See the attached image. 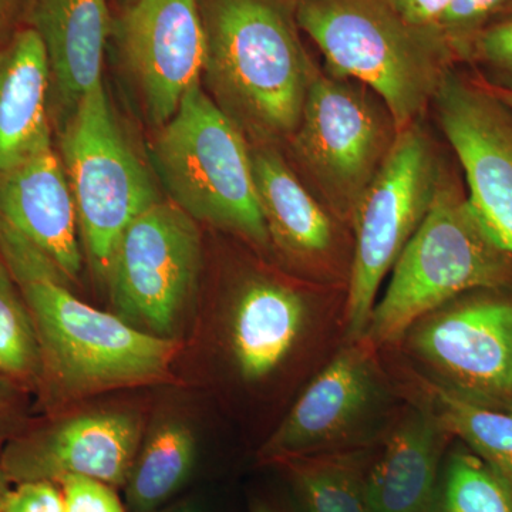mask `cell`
Returning a JSON list of instances; mask_svg holds the SVG:
<instances>
[{
    "label": "cell",
    "instance_id": "obj_33",
    "mask_svg": "<svg viewBox=\"0 0 512 512\" xmlns=\"http://www.w3.org/2000/svg\"><path fill=\"white\" fill-rule=\"evenodd\" d=\"M147 512H204L200 504L195 503L192 498H184V500L171 501V503L158 507L156 510Z\"/></svg>",
    "mask_w": 512,
    "mask_h": 512
},
{
    "label": "cell",
    "instance_id": "obj_31",
    "mask_svg": "<svg viewBox=\"0 0 512 512\" xmlns=\"http://www.w3.org/2000/svg\"><path fill=\"white\" fill-rule=\"evenodd\" d=\"M33 0H0V46L5 45L12 36L10 30L16 25L20 16L29 10L32 13Z\"/></svg>",
    "mask_w": 512,
    "mask_h": 512
},
{
    "label": "cell",
    "instance_id": "obj_24",
    "mask_svg": "<svg viewBox=\"0 0 512 512\" xmlns=\"http://www.w3.org/2000/svg\"><path fill=\"white\" fill-rule=\"evenodd\" d=\"M429 512H512V483L458 443L444 457Z\"/></svg>",
    "mask_w": 512,
    "mask_h": 512
},
{
    "label": "cell",
    "instance_id": "obj_22",
    "mask_svg": "<svg viewBox=\"0 0 512 512\" xmlns=\"http://www.w3.org/2000/svg\"><path fill=\"white\" fill-rule=\"evenodd\" d=\"M416 386L440 426L512 483V410L471 402L419 373Z\"/></svg>",
    "mask_w": 512,
    "mask_h": 512
},
{
    "label": "cell",
    "instance_id": "obj_5",
    "mask_svg": "<svg viewBox=\"0 0 512 512\" xmlns=\"http://www.w3.org/2000/svg\"><path fill=\"white\" fill-rule=\"evenodd\" d=\"M148 163L165 198L198 224L271 249L252 171L251 144L202 84L158 128Z\"/></svg>",
    "mask_w": 512,
    "mask_h": 512
},
{
    "label": "cell",
    "instance_id": "obj_11",
    "mask_svg": "<svg viewBox=\"0 0 512 512\" xmlns=\"http://www.w3.org/2000/svg\"><path fill=\"white\" fill-rule=\"evenodd\" d=\"M376 350L363 340L346 342L313 377L259 458L281 464L291 458L367 447L375 421L389 403Z\"/></svg>",
    "mask_w": 512,
    "mask_h": 512
},
{
    "label": "cell",
    "instance_id": "obj_2",
    "mask_svg": "<svg viewBox=\"0 0 512 512\" xmlns=\"http://www.w3.org/2000/svg\"><path fill=\"white\" fill-rule=\"evenodd\" d=\"M198 3L205 92L252 146L291 140L318 69L299 35L296 0Z\"/></svg>",
    "mask_w": 512,
    "mask_h": 512
},
{
    "label": "cell",
    "instance_id": "obj_28",
    "mask_svg": "<svg viewBox=\"0 0 512 512\" xmlns=\"http://www.w3.org/2000/svg\"><path fill=\"white\" fill-rule=\"evenodd\" d=\"M59 484L66 512H128L119 490L96 478L69 476Z\"/></svg>",
    "mask_w": 512,
    "mask_h": 512
},
{
    "label": "cell",
    "instance_id": "obj_8",
    "mask_svg": "<svg viewBox=\"0 0 512 512\" xmlns=\"http://www.w3.org/2000/svg\"><path fill=\"white\" fill-rule=\"evenodd\" d=\"M397 134L392 114L372 90L316 69L288 143L328 210L350 222Z\"/></svg>",
    "mask_w": 512,
    "mask_h": 512
},
{
    "label": "cell",
    "instance_id": "obj_30",
    "mask_svg": "<svg viewBox=\"0 0 512 512\" xmlns=\"http://www.w3.org/2000/svg\"><path fill=\"white\" fill-rule=\"evenodd\" d=\"M390 8L414 28L436 30L453 0H386ZM437 32V30H436Z\"/></svg>",
    "mask_w": 512,
    "mask_h": 512
},
{
    "label": "cell",
    "instance_id": "obj_37",
    "mask_svg": "<svg viewBox=\"0 0 512 512\" xmlns=\"http://www.w3.org/2000/svg\"><path fill=\"white\" fill-rule=\"evenodd\" d=\"M130 2V0H127V3Z\"/></svg>",
    "mask_w": 512,
    "mask_h": 512
},
{
    "label": "cell",
    "instance_id": "obj_10",
    "mask_svg": "<svg viewBox=\"0 0 512 512\" xmlns=\"http://www.w3.org/2000/svg\"><path fill=\"white\" fill-rule=\"evenodd\" d=\"M402 342L444 389L512 410V288L464 293L417 320Z\"/></svg>",
    "mask_w": 512,
    "mask_h": 512
},
{
    "label": "cell",
    "instance_id": "obj_27",
    "mask_svg": "<svg viewBox=\"0 0 512 512\" xmlns=\"http://www.w3.org/2000/svg\"><path fill=\"white\" fill-rule=\"evenodd\" d=\"M511 0H453L437 25L456 62H463L474 36Z\"/></svg>",
    "mask_w": 512,
    "mask_h": 512
},
{
    "label": "cell",
    "instance_id": "obj_4",
    "mask_svg": "<svg viewBox=\"0 0 512 512\" xmlns=\"http://www.w3.org/2000/svg\"><path fill=\"white\" fill-rule=\"evenodd\" d=\"M363 342H402L414 323L464 293L512 288V255L488 234L453 174H444L426 218L394 264Z\"/></svg>",
    "mask_w": 512,
    "mask_h": 512
},
{
    "label": "cell",
    "instance_id": "obj_6",
    "mask_svg": "<svg viewBox=\"0 0 512 512\" xmlns=\"http://www.w3.org/2000/svg\"><path fill=\"white\" fill-rule=\"evenodd\" d=\"M59 143L84 259L104 288L121 235L165 195L150 163L134 147L103 82L83 97L60 128Z\"/></svg>",
    "mask_w": 512,
    "mask_h": 512
},
{
    "label": "cell",
    "instance_id": "obj_16",
    "mask_svg": "<svg viewBox=\"0 0 512 512\" xmlns=\"http://www.w3.org/2000/svg\"><path fill=\"white\" fill-rule=\"evenodd\" d=\"M32 28L39 33L50 67V114L57 131L80 101L103 82L111 35L107 0H33Z\"/></svg>",
    "mask_w": 512,
    "mask_h": 512
},
{
    "label": "cell",
    "instance_id": "obj_13",
    "mask_svg": "<svg viewBox=\"0 0 512 512\" xmlns=\"http://www.w3.org/2000/svg\"><path fill=\"white\" fill-rule=\"evenodd\" d=\"M437 119L466 177L467 195L490 237L512 255V109L478 77L451 69L436 96Z\"/></svg>",
    "mask_w": 512,
    "mask_h": 512
},
{
    "label": "cell",
    "instance_id": "obj_35",
    "mask_svg": "<svg viewBox=\"0 0 512 512\" xmlns=\"http://www.w3.org/2000/svg\"><path fill=\"white\" fill-rule=\"evenodd\" d=\"M481 80V79H480ZM485 86L491 90L498 97V99L503 100L508 107L512 109V90L510 89H500V87H493L490 84L485 83Z\"/></svg>",
    "mask_w": 512,
    "mask_h": 512
},
{
    "label": "cell",
    "instance_id": "obj_23",
    "mask_svg": "<svg viewBox=\"0 0 512 512\" xmlns=\"http://www.w3.org/2000/svg\"><path fill=\"white\" fill-rule=\"evenodd\" d=\"M367 447L291 458L285 468L302 512H370Z\"/></svg>",
    "mask_w": 512,
    "mask_h": 512
},
{
    "label": "cell",
    "instance_id": "obj_1",
    "mask_svg": "<svg viewBox=\"0 0 512 512\" xmlns=\"http://www.w3.org/2000/svg\"><path fill=\"white\" fill-rule=\"evenodd\" d=\"M0 258L35 323L43 375L53 403L161 382L170 375L177 340L148 335L113 312L87 305L73 282L28 239L0 224Z\"/></svg>",
    "mask_w": 512,
    "mask_h": 512
},
{
    "label": "cell",
    "instance_id": "obj_21",
    "mask_svg": "<svg viewBox=\"0 0 512 512\" xmlns=\"http://www.w3.org/2000/svg\"><path fill=\"white\" fill-rule=\"evenodd\" d=\"M197 436L180 417L165 416L141 440L124 485L128 512H147L171 503L197 466Z\"/></svg>",
    "mask_w": 512,
    "mask_h": 512
},
{
    "label": "cell",
    "instance_id": "obj_9",
    "mask_svg": "<svg viewBox=\"0 0 512 512\" xmlns=\"http://www.w3.org/2000/svg\"><path fill=\"white\" fill-rule=\"evenodd\" d=\"M201 264L198 222L167 198L157 202L114 248L104 286L114 315L148 335L177 340Z\"/></svg>",
    "mask_w": 512,
    "mask_h": 512
},
{
    "label": "cell",
    "instance_id": "obj_7",
    "mask_svg": "<svg viewBox=\"0 0 512 512\" xmlns=\"http://www.w3.org/2000/svg\"><path fill=\"white\" fill-rule=\"evenodd\" d=\"M444 174L419 123L399 131L350 220L355 249L345 303L346 342L365 335L384 278L426 218Z\"/></svg>",
    "mask_w": 512,
    "mask_h": 512
},
{
    "label": "cell",
    "instance_id": "obj_20",
    "mask_svg": "<svg viewBox=\"0 0 512 512\" xmlns=\"http://www.w3.org/2000/svg\"><path fill=\"white\" fill-rule=\"evenodd\" d=\"M50 67L39 33L19 29L0 46V171L53 148Z\"/></svg>",
    "mask_w": 512,
    "mask_h": 512
},
{
    "label": "cell",
    "instance_id": "obj_36",
    "mask_svg": "<svg viewBox=\"0 0 512 512\" xmlns=\"http://www.w3.org/2000/svg\"><path fill=\"white\" fill-rule=\"evenodd\" d=\"M251 512H281L276 510L274 505L264 503V501H256L252 504Z\"/></svg>",
    "mask_w": 512,
    "mask_h": 512
},
{
    "label": "cell",
    "instance_id": "obj_12",
    "mask_svg": "<svg viewBox=\"0 0 512 512\" xmlns=\"http://www.w3.org/2000/svg\"><path fill=\"white\" fill-rule=\"evenodd\" d=\"M121 66L151 127H163L201 83L205 35L198 0H130L111 23Z\"/></svg>",
    "mask_w": 512,
    "mask_h": 512
},
{
    "label": "cell",
    "instance_id": "obj_14",
    "mask_svg": "<svg viewBox=\"0 0 512 512\" xmlns=\"http://www.w3.org/2000/svg\"><path fill=\"white\" fill-rule=\"evenodd\" d=\"M143 437V419L134 410H89L18 434L0 458L12 484L84 476L123 490Z\"/></svg>",
    "mask_w": 512,
    "mask_h": 512
},
{
    "label": "cell",
    "instance_id": "obj_17",
    "mask_svg": "<svg viewBox=\"0 0 512 512\" xmlns=\"http://www.w3.org/2000/svg\"><path fill=\"white\" fill-rule=\"evenodd\" d=\"M312 305L293 286L254 276L241 286L232 305L229 349L235 369L247 383L278 372L311 328Z\"/></svg>",
    "mask_w": 512,
    "mask_h": 512
},
{
    "label": "cell",
    "instance_id": "obj_25",
    "mask_svg": "<svg viewBox=\"0 0 512 512\" xmlns=\"http://www.w3.org/2000/svg\"><path fill=\"white\" fill-rule=\"evenodd\" d=\"M0 375L40 386L43 366L35 323L18 284L0 258Z\"/></svg>",
    "mask_w": 512,
    "mask_h": 512
},
{
    "label": "cell",
    "instance_id": "obj_3",
    "mask_svg": "<svg viewBox=\"0 0 512 512\" xmlns=\"http://www.w3.org/2000/svg\"><path fill=\"white\" fill-rule=\"evenodd\" d=\"M295 15L328 72L372 90L399 131L419 123L457 63L436 30L414 28L386 0H296Z\"/></svg>",
    "mask_w": 512,
    "mask_h": 512
},
{
    "label": "cell",
    "instance_id": "obj_34",
    "mask_svg": "<svg viewBox=\"0 0 512 512\" xmlns=\"http://www.w3.org/2000/svg\"><path fill=\"white\" fill-rule=\"evenodd\" d=\"M0 454H2V448H0ZM10 488H12V483H10L8 476H6L5 470H3L2 458H0V503H2L5 495L8 494Z\"/></svg>",
    "mask_w": 512,
    "mask_h": 512
},
{
    "label": "cell",
    "instance_id": "obj_32",
    "mask_svg": "<svg viewBox=\"0 0 512 512\" xmlns=\"http://www.w3.org/2000/svg\"><path fill=\"white\" fill-rule=\"evenodd\" d=\"M19 384L9 377L0 375V423L15 409L19 399Z\"/></svg>",
    "mask_w": 512,
    "mask_h": 512
},
{
    "label": "cell",
    "instance_id": "obj_18",
    "mask_svg": "<svg viewBox=\"0 0 512 512\" xmlns=\"http://www.w3.org/2000/svg\"><path fill=\"white\" fill-rule=\"evenodd\" d=\"M251 158L272 248L313 274L328 275L338 247L329 211L306 190L275 147L251 146Z\"/></svg>",
    "mask_w": 512,
    "mask_h": 512
},
{
    "label": "cell",
    "instance_id": "obj_19",
    "mask_svg": "<svg viewBox=\"0 0 512 512\" xmlns=\"http://www.w3.org/2000/svg\"><path fill=\"white\" fill-rule=\"evenodd\" d=\"M450 437L423 404L404 414L367 471L370 512H429Z\"/></svg>",
    "mask_w": 512,
    "mask_h": 512
},
{
    "label": "cell",
    "instance_id": "obj_29",
    "mask_svg": "<svg viewBox=\"0 0 512 512\" xmlns=\"http://www.w3.org/2000/svg\"><path fill=\"white\" fill-rule=\"evenodd\" d=\"M0 512H66L62 487L53 481L15 484L0 503Z\"/></svg>",
    "mask_w": 512,
    "mask_h": 512
},
{
    "label": "cell",
    "instance_id": "obj_15",
    "mask_svg": "<svg viewBox=\"0 0 512 512\" xmlns=\"http://www.w3.org/2000/svg\"><path fill=\"white\" fill-rule=\"evenodd\" d=\"M0 222L28 239L70 281L83 272L76 207L55 148L0 171Z\"/></svg>",
    "mask_w": 512,
    "mask_h": 512
},
{
    "label": "cell",
    "instance_id": "obj_26",
    "mask_svg": "<svg viewBox=\"0 0 512 512\" xmlns=\"http://www.w3.org/2000/svg\"><path fill=\"white\" fill-rule=\"evenodd\" d=\"M463 62L484 83L512 90V0L474 36Z\"/></svg>",
    "mask_w": 512,
    "mask_h": 512
}]
</instances>
